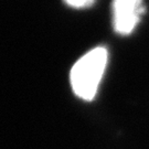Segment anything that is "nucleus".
Masks as SVG:
<instances>
[{
    "label": "nucleus",
    "instance_id": "obj_1",
    "mask_svg": "<svg viewBox=\"0 0 149 149\" xmlns=\"http://www.w3.org/2000/svg\"><path fill=\"white\" fill-rule=\"evenodd\" d=\"M108 61V51L104 47L92 49L76 61L70 73L72 90L77 97L92 101L97 93Z\"/></svg>",
    "mask_w": 149,
    "mask_h": 149
},
{
    "label": "nucleus",
    "instance_id": "obj_2",
    "mask_svg": "<svg viewBox=\"0 0 149 149\" xmlns=\"http://www.w3.org/2000/svg\"><path fill=\"white\" fill-rule=\"evenodd\" d=\"M144 12L143 0H113L112 17L114 30L123 36L132 33Z\"/></svg>",
    "mask_w": 149,
    "mask_h": 149
},
{
    "label": "nucleus",
    "instance_id": "obj_3",
    "mask_svg": "<svg viewBox=\"0 0 149 149\" xmlns=\"http://www.w3.org/2000/svg\"><path fill=\"white\" fill-rule=\"evenodd\" d=\"M64 2L75 9H83L91 7L95 2V0H64Z\"/></svg>",
    "mask_w": 149,
    "mask_h": 149
}]
</instances>
